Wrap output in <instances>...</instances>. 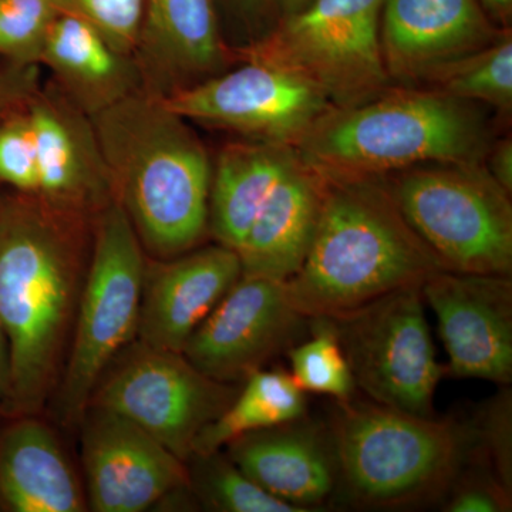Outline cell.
Here are the masks:
<instances>
[{"label":"cell","instance_id":"cell-8","mask_svg":"<svg viewBox=\"0 0 512 512\" xmlns=\"http://www.w3.org/2000/svg\"><path fill=\"white\" fill-rule=\"evenodd\" d=\"M382 0H312L237 50V60L298 77L333 107H349L393 86L380 40Z\"/></svg>","mask_w":512,"mask_h":512},{"label":"cell","instance_id":"cell-10","mask_svg":"<svg viewBox=\"0 0 512 512\" xmlns=\"http://www.w3.org/2000/svg\"><path fill=\"white\" fill-rule=\"evenodd\" d=\"M237 384L204 375L184 353L128 345L107 367L89 407L137 424L187 463L201 431L237 396Z\"/></svg>","mask_w":512,"mask_h":512},{"label":"cell","instance_id":"cell-37","mask_svg":"<svg viewBox=\"0 0 512 512\" xmlns=\"http://www.w3.org/2000/svg\"><path fill=\"white\" fill-rule=\"evenodd\" d=\"M10 360L8 339H6L5 329H3L2 319H0V406L5 400L9 389Z\"/></svg>","mask_w":512,"mask_h":512},{"label":"cell","instance_id":"cell-17","mask_svg":"<svg viewBox=\"0 0 512 512\" xmlns=\"http://www.w3.org/2000/svg\"><path fill=\"white\" fill-rule=\"evenodd\" d=\"M242 275L237 251L217 244L146 265L138 342L183 353L192 333Z\"/></svg>","mask_w":512,"mask_h":512},{"label":"cell","instance_id":"cell-30","mask_svg":"<svg viewBox=\"0 0 512 512\" xmlns=\"http://www.w3.org/2000/svg\"><path fill=\"white\" fill-rule=\"evenodd\" d=\"M2 185L19 194H36L35 138L26 107L0 117V187Z\"/></svg>","mask_w":512,"mask_h":512},{"label":"cell","instance_id":"cell-32","mask_svg":"<svg viewBox=\"0 0 512 512\" xmlns=\"http://www.w3.org/2000/svg\"><path fill=\"white\" fill-rule=\"evenodd\" d=\"M123 55L136 56L146 0H64Z\"/></svg>","mask_w":512,"mask_h":512},{"label":"cell","instance_id":"cell-26","mask_svg":"<svg viewBox=\"0 0 512 512\" xmlns=\"http://www.w3.org/2000/svg\"><path fill=\"white\" fill-rule=\"evenodd\" d=\"M190 463L192 495L202 507L220 512H303L259 487L221 450L194 454Z\"/></svg>","mask_w":512,"mask_h":512},{"label":"cell","instance_id":"cell-35","mask_svg":"<svg viewBox=\"0 0 512 512\" xmlns=\"http://www.w3.org/2000/svg\"><path fill=\"white\" fill-rule=\"evenodd\" d=\"M484 165L491 177L512 194V140L511 137L498 138L491 143L484 157Z\"/></svg>","mask_w":512,"mask_h":512},{"label":"cell","instance_id":"cell-4","mask_svg":"<svg viewBox=\"0 0 512 512\" xmlns=\"http://www.w3.org/2000/svg\"><path fill=\"white\" fill-rule=\"evenodd\" d=\"M494 141L483 109L427 87L392 86L333 107L296 153L328 180L384 177L416 165L481 163Z\"/></svg>","mask_w":512,"mask_h":512},{"label":"cell","instance_id":"cell-11","mask_svg":"<svg viewBox=\"0 0 512 512\" xmlns=\"http://www.w3.org/2000/svg\"><path fill=\"white\" fill-rule=\"evenodd\" d=\"M163 100L185 120L293 148L333 109L308 83L255 60H242L237 69L225 70Z\"/></svg>","mask_w":512,"mask_h":512},{"label":"cell","instance_id":"cell-25","mask_svg":"<svg viewBox=\"0 0 512 512\" xmlns=\"http://www.w3.org/2000/svg\"><path fill=\"white\" fill-rule=\"evenodd\" d=\"M427 89L507 114L512 110V33L448 64L424 84Z\"/></svg>","mask_w":512,"mask_h":512},{"label":"cell","instance_id":"cell-28","mask_svg":"<svg viewBox=\"0 0 512 512\" xmlns=\"http://www.w3.org/2000/svg\"><path fill=\"white\" fill-rule=\"evenodd\" d=\"M63 9L64 0H0V57L39 64L47 30Z\"/></svg>","mask_w":512,"mask_h":512},{"label":"cell","instance_id":"cell-6","mask_svg":"<svg viewBox=\"0 0 512 512\" xmlns=\"http://www.w3.org/2000/svg\"><path fill=\"white\" fill-rule=\"evenodd\" d=\"M382 178L448 271L511 276V194L484 161L416 165Z\"/></svg>","mask_w":512,"mask_h":512},{"label":"cell","instance_id":"cell-22","mask_svg":"<svg viewBox=\"0 0 512 512\" xmlns=\"http://www.w3.org/2000/svg\"><path fill=\"white\" fill-rule=\"evenodd\" d=\"M8 419L0 430V511L86 510L79 480L56 434L36 414Z\"/></svg>","mask_w":512,"mask_h":512},{"label":"cell","instance_id":"cell-34","mask_svg":"<svg viewBox=\"0 0 512 512\" xmlns=\"http://www.w3.org/2000/svg\"><path fill=\"white\" fill-rule=\"evenodd\" d=\"M225 9L231 13L232 18L237 19L245 29L262 30L265 25L278 20V8L276 0H221Z\"/></svg>","mask_w":512,"mask_h":512},{"label":"cell","instance_id":"cell-39","mask_svg":"<svg viewBox=\"0 0 512 512\" xmlns=\"http://www.w3.org/2000/svg\"><path fill=\"white\" fill-rule=\"evenodd\" d=\"M0 197H2V192H0Z\"/></svg>","mask_w":512,"mask_h":512},{"label":"cell","instance_id":"cell-21","mask_svg":"<svg viewBox=\"0 0 512 512\" xmlns=\"http://www.w3.org/2000/svg\"><path fill=\"white\" fill-rule=\"evenodd\" d=\"M39 64L50 69L53 83L87 116L144 89L136 60L114 49L66 3L47 30Z\"/></svg>","mask_w":512,"mask_h":512},{"label":"cell","instance_id":"cell-29","mask_svg":"<svg viewBox=\"0 0 512 512\" xmlns=\"http://www.w3.org/2000/svg\"><path fill=\"white\" fill-rule=\"evenodd\" d=\"M470 421L473 453L512 491V394L508 386L487 400Z\"/></svg>","mask_w":512,"mask_h":512},{"label":"cell","instance_id":"cell-20","mask_svg":"<svg viewBox=\"0 0 512 512\" xmlns=\"http://www.w3.org/2000/svg\"><path fill=\"white\" fill-rule=\"evenodd\" d=\"M325 187V178L296 156L237 249L242 275L288 282L301 269Z\"/></svg>","mask_w":512,"mask_h":512},{"label":"cell","instance_id":"cell-16","mask_svg":"<svg viewBox=\"0 0 512 512\" xmlns=\"http://www.w3.org/2000/svg\"><path fill=\"white\" fill-rule=\"evenodd\" d=\"M507 30L488 18L478 0H382L380 40L393 86L423 87Z\"/></svg>","mask_w":512,"mask_h":512},{"label":"cell","instance_id":"cell-38","mask_svg":"<svg viewBox=\"0 0 512 512\" xmlns=\"http://www.w3.org/2000/svg\"><path fill=\"white\" fill-rule=\"evenodd\" d=\"M309 2H312V0H276L279 18H281V16L291 15L293 12H298V10L305 8Z\"/></svg>","mask_w":512,"mask_h":512},{"label":"cell","instance_id":"cell-33","mask_svg":"<svg viewBox=\"0 0 512 512\" xmlns=\"http://www.w3.org/2000/svg\"><path fill=\"white\" fill-rule=\"evenodd\" d=\"M39 64H25L0 57V117L26 107L39 92Z\"/></svg>","mask_w":512,"mask_h":512},{"label":"cell","instance_id":"cell-12","mask_svg":"<svg viewBox=\"0 0 512 512\" xmlns=\"http://www.w3.org/2000/svg\"><path fill=\"white\" fill-rule=\"evenodd\" d=\"M309 329L311 319L293 308L286 282L241 275L183 353L204 375L238 384L298 345Z\"/></svg>","mask_w":512,"mask_h":512},{"label":"cell","instance_id":"cell-27","mask_svg":"<svg viewBox=\"0 0 512 512\" xmlns=\"http://www.w3.org/2000/svg\"><path fill=\"white\" fill-rule=\"evenodd\" d=\"M286 355L289 373L302 392L323 394L335 402H346L357 393L348 360L328 319H311L309 335Z\"/></svg>","mask_w":512,"mask_h":512},{"label":"cell","instance_id":"cell-1","mask_svg":"<svg viewBox=\"0 0 512 512\" xmlns=\"http://www.w3.org/2000/svg\"><path fill=\"white\" fill-rule=\"evenodd\" d=\"M93 224L33 195L0 197V319L10 360L0 416L37 414L56 386Z\"/></svg>","mask_w":512,"mask_h":512},{"label":"cell","instance_id":"cell-31","mask_svg":"<svg viewBox=\"0 0 512 512\" xmlns=\"http://www.w3.org/2000/svg\"><path fill=\"white\" fill-rule=\"evenodd\" d=\"M440 507L447 512H507L512 510V491L471 451Z\"/></svg>","mask_w":512,"mask_h":512},{"label":"cell","instance_id":"cell-23","mask_svg":"<svg viewBox=\"0 0 512 512\" xmlns=\"http://www.w3.org/2000/svg\"><path fill=\"white\" fill-rule=\"evenodd\" d=\"M296 148L266 141H234L212 165L208 234L237 251L245 235L296 160Z\"/></svg>","mask_w":512,"mask_h":512},{"label":"cell","instance_id":"cell-18","mask_svg":"<svg viewBox=\"0 0 512 512\" xmlns=\"http://www.w3.org/2000/svg\"><path fill=\"white\" fill-rule=\"evenodd\" d=\"M134 60L144 89L164 99L225 72L237 55L222 39L214 0H146Z\"/></svg>","mask_w":512,"mask_h":512},{"label":"cell","instance_id":"cell-36","mask_svg":"<svg viewBox=\"0 0 512 512\" xmlns=\"http://www.w3.org/2000/svg\"><path fill=\"white\" fill-rule=\"evenodd\" d=\"M488 18L501 29H511L512 0H478Z\"/></svg>","mask_w":512,"mask_h":512},{"label":"cell","instance_id":"cell-9","mask_svg":"<svg viewBox=\"0 0 512 512\" xmlns=\"http://www.w3.org/2000/svg\"><path fill=\"white\" fill-rule=\"evenodd\" d=\"M424 308L421 285H413L326 319L367 399L436 417L434 396L447 370L437 360Z\"/></svg>","mask_w":512,"mask_h":512},{"label":"cell","instance_id":"cell-7","mask_svg":"<svg viewBox=\"0 0 512 512\" xmlns=\"http://www.w3.org/2000/svg\"><path fill=\"white\" fill-rule=\"evenodd\" d=\"M146 255L117 200L97 215L80 292L73 343L57 390V414L80 424L101 376L137 336Z\"/></svg>","mask_w":512,"mask_h":512},{"label":"cell","instance_id":"cell-24","mask_svg":"<svg viewBox=\"0 0 512 512\" xmlns=\"http://www.w3.org/2000/svg\"><path fill=\"white\" fill-rule=\"evenodd\" d=\"M306 413V393L293 382L291 373L258 370L242 382L225 412L201 431L192 456L214 453L239 436L288 423Z\"/></svg>","mask_w":512,"mask_h":512},{"label":"cell","instance_id":"cell-3","mask_svg":"<svg viewBox=\"0 0 512 512\" xmlns=\"http://www.w3.org/2000/svg\"><path fill=\"white\" fill-rule=\"evenodd\" d=\"M325 180L311 248L286 282L296 311L332 318L448 271L404 218L382 177Z\"/></svg>","mask_w":512,"mask_h":512},{"label":"cell","instance_id":"cell-13","mask_svg":"<svg viewBox=\"0 0 512 512\" xmlns=\"http://www.w3.org/2000/svg\"><path fill=\"white\" fill-rule=\"evenodd\" d=\"M448 357L447 376L512 382L511 276L440 271L421 285Z\"/></svg>","mask_w":512,"mask_h":512},{"label":"cell","instance_id":"cell-2","mask_svg":"<svg viewBox=\"0 0 512 512\" xmlns=\"http://www.w3.org/2000/svg\"><path fill=\"white\" fill-rule=\"evenodd\" d=\"M113 190L141 245L171 259L208 234L212 164L187 120L146 89L90 116Z\"/></svg>","mask_w":512,"mask_h":512},{"label":"cell","instance_id":"cell-5","mask_svg":"<svg viewBox=\"0 0 512 512\" xmlns=\"http://www.w3.org/2000/svg\"><path fill=\"white\" fill-rule=\"evenodd\" d=\"M332 402L336 497L362 510L440 507L473 450L470 421L417 416L356 394Z\"/></svg>","mask_w":512,"mask_h":512},{"label":"cell","instance_id":"cell-14","mask_svg":"<svg viewBox=\"0 0 512 512\" xmlns=\"http://www.w3.org/2000/svg\"><path fill=\"white\" fill-rule=\"evenodd\" d=\"M80 424L90 510L143 512L191 488L187 463L137 424L96 407Z\"/></svg>","mask_w":512,"mask_h":512},{"label":"cell","instance_id":"cell-19","mask_svg":"<svg viewBox=\"0 0 512 512\" xmlns=\"http://www.w3.org/2000/svg\"><path fill=\"white\" fill-rule=\"evenodd\" d=\"M225 454L269 494L303 512L338 494L335 450L326 423L299 419L229 441Z\"/></svg>","mask_w":512,"mask_h":512},{"label":"cell","instance_id":"cell-15","mask_svg":"<svg viewBox=\"0 0 512 512\" xmlns=\"http://www.w3.org/2000/svg\"><path fill=\"white\" fill-rule=\"evenodd\" d=\"M26 110L36 147L33 197L53 210L94 222L114 195L90 116L55 83L40 87Z\"/></svg>","mask_w":512,"mask_h":512}]
</instances>
